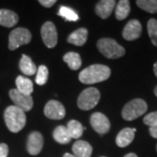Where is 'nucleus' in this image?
Wrapping results in <instances>:
<instances>
[{
    "instance_id": "obj_12",
    "label": "nucleus",
    "mask_w": 157,
    "mask_h": 157,
    "mask_svg": "<svg viewBox=\"0 0 157 157\" xmlns=\"http://www.w3.org/2000/svg\"><path fill=\"white\" fill-rule=\"evenodd\" d=\"M44 145V139L39 132H33L30 134L27 140V151L32 155H37L41 152Z\"/></svg>"
},
{
    "instance_id": "obj_21",
    "label": "nucleus",
    "mask_w": 157,
    "mask_h": 157,
    "mask_svg": "<svg viewBox=\"0 0 157 157\" xmlns=\"http://www.w3.org/2000/svg\"><path fill=\"white\" fill-rule=\"evenodd\" d=\"M63 60L67 64L68 67L72 70H78L82 64L79 54L74 52H70L66 53L63 57Z\"/></svg>"
},
{
    "instance_id": "obj_23",
    "label": "nucleus",
    "mask_w": 157,
    "mask_h": 157,
    "mask_svg": "<svg viewBox=\"0 0 157 157\" xmlns=\"http://www.w3.org/2000/svg\"><path fill=\"white\" fill-rule=\"evenodd\" d=\"M67 128L68 130V133L70 136L72 137V139H78L79 138L82 134H83V131H84L85 128L81 125L80 122H78V121H70L68 122L67 126Z\"/></svg>"
},
{
    "instance_id": "obj_29",
    "label": "nucleus",
    "mask_w": 157,
    "mask_h": 157,
    "mask_svg": "<svg viewBox=\"0 0 157 157\" xmlns=\"http://www.w3.org/2000/svg\"><path fill=\"white\" fill-rule=\"evenodd\" d=\"M9 147L6 143H0V157H7Z\"/></svg>"
},
{
    "instance_id": "obj_34",
    "label": "nucleus",
    "mask_w": 157,
    "mask_h": 157,
    "mask_svg": "<svg viewBox=\"0 0 157 157\" xmlns=\"http://www.w3.org/2000/svg\"><path fill=\"white\" fill-rule=\"evenodd\" d=\"M63 157H76V156H74L73 155H71V154H69V153H67V154H65V155H63Z\"/></svg>"
},
{
    "instance_id": "obj_13",
    "label": "nucleus",
    "mask_w": 157,
    "mask_h": 157,
    "mask_svg": "<svg viewBox=\"0 0 157 157\" xmlns=\"http://www.w3.org/2000/svg\"><path fill=\"white\" fill-rule=\"evenodd\" d=\"M115 7L114 0H102L98 2L95 6L96 14L101 18L105 19L108 17Z\"/></svg>"
},
{
    "instance_id": "obj_24",
    "label": "nucleus",
    "mask_w": 157,
    "mask_h": 157,
    "mask_svg": "<svg viewBox=\"0 0 157 157\" xmlns=\"http://www.w3.org/2000/svg\"><path fill=\"white\" fill-rule=\"evenodd\" d=\"M137 6L149 13H157V0H138Z\"/></svg>"
},
{
    "instance_id": "obj_27",
    "label": "nucleus",
    "mask_w": 157,
    "mask_h": 157,
    "mask_svg": "<svg viewBox=\"0 0 157 157\" xmlns=\"http://www.w3.org/2000/svg\"><path fill=\"white\" fill-rule=\"evenodd\" d=\"M49 72L45 66H40L37 71L36 75V83L39 86H43L47 82Z\"/></svg>"
},
{
    "instance_id": "obj_7",
    "label": "nucleus",
    "mask_w": 157,
    "mask_h": 157,
    "mask_svg": "<svg viewBox=\"0 0 157 157\" xmlns=\"http://www.w3.org/2000/svg\"><path fill=\"white\" fill-rule=\"evenodd\" d=\"M9 96L15 104V106L20 108L24 112H28L33 107V99L32 95H26L25 94H22L17 88L10 90Z\"/></svg>"
},
{
    "instance_id": "obj_5",
    "label": "nucleus",
    "mask_w": 157,
    "mask_h": 157,
    "mask_svg": "<svg viewBox=\"0 0 157 157\" xmlns=\"http://www.w3.org/2000/svg\"><path fill=\"white\" fill-rule=\"evenodd\" d=\"M101 99V93L95 87L85 89L78 98V107L81 110H90L96 107Z\"/></svg>"
},
{
    "instance_id": "obj_35",
    "label": "nucleus",
    "mask_w": 157,
    "mask_h": 157,
    "mask_svg": "<svg viewBox=\"0 0 157 157\" xmlns=\"http://www.w3.org/2000/svg\"><path fill=\"white\" fill-rule=\"evenodd\" d=\"M154 93H155V96L157 97V86H155V90H154Z\"/></svg>"
},
{
    "instance_id": "obj_28",
    "label": "nucleus",
    "mask_w": 157,
    "mask_h": 157,
    "mask_svg": "<svg viewBox=\"0 0 157 157\" xmlns=\"http://www.w3.org/2000/svg\"><path fill=\"white\" fill-rule=\"evenodd\" d=\"M143 122L147 126H149L150 128L157 126V111L147 114L143 118Z\"/></svg>"
},
{
    "instance_id": "obj_37",
    "label": "nucleus",
    "mask_w": 157,
    "mask_h": 157,
    "mask_svg": "<svg viewBox=\"0 0 157 157\" xmlns=\"http://www.w3.org/2000/svg\"><path fill=\"white\" fill-rule=\"evenodd\" d=\"M101 157H105V156H101Z\"/></svg>"
},
{
    "instance_id": "obj_6",
    "label": "nucleus",
    "mask_w": 157,
    "mask_h": 157,
    "mask_svg": "<svg viewBox=\"0 0 157 157\" xmlns=\"http://www.w3.org/2000/svg\"><path fill=\"white\" fill-rule=\"evenodd\" d=\"M32 40V33L28 29L18 27L14 29L9 35L8 48L11 51L16 50L21 45L29 44Z\"/></svg>"
},
{
    "instance_id": "obj_18",
    "label": "nucleus",
    "mask_w": 157,
    "mask_h": 157,
    "mask_svg": "<svg viewBox=\"0 0 157 157\" xmlns=\"http://www.w3.org/2000/svg\"><path fill=\"white\" fill-rule=\"evenodd\" d=\"M19 68L20 71L25 75H33L37 73V67L34 64V62L32 60V59L25 54H23L21 57V59L19 61Z\"/></svg>"
},
{
    "instance_id": "obj_36",
    "label": "nucleus",
    "mask_w": 157,
    "mask_h": 157,
    "mask_svg": "<svg viewBox=\"0 0 157 157\" xmlns=\"http://www.w3.org/2000/svg\"><path fill=\"white\" fill-rule=\"evenodd\" d=\"M156 151H157V146H156Z\"/></svg>"
},
{
    "instance_id": "obj_30",
    "label": "nucleus",
    "mask_w": 157,
    "mask_h": 157,
    "mask_svg": "<svg viewBox=\"0 0 157 157\" xmlns=\"http://www.w3.org/2000/svg\"><path fill=\"white\" fill-rule=\"evenodd\" d=\"M39 4L41 6H43L44 7H46V8H50L52 6H53L57 1L56 0H39Z\"/></svg>"
},
{
    "instance_id": "obj_10",
    "label": "nucleus",
    "mask_w": 157,
    "mask_h": 157,
    "mask_svg": "<svg viewBox=\"0 0 157 157\" xmlns=\"http://www.w3.org/2000/svg\"><path fill=\"white\" fill-rule=\"evenodd\" d=\"M44 113L51 120H61L66 115V109L59 101H49L44 108Z\"/></svg>"
},
{
    "instance_id": "obj_8",
    "label": "nucleus",
    "mask_w": 157,
    "mask_h": 157,
    "mask_svg": "<svg viewBox=\"0 0 157 157\" xmlns=\"http://www.w3.org/2000/svg\"><path fill=\"white\" fill-rule=\"evenodd\" d=\"M41 37L43 42L48 48L55 47L58 43V33L54 24L45 22L41 27Z\"/></svg>"
},
{
    "instance_id": "obj_17",
    "label": "nucleus",
    "mask_w": 157,
    "mask_h": 157,
    "mask_svg": "<svg viewBox=\"0 0 157 157\" xmlns=\"http://www.w3.org/2000/svg\"><path fill=\"white\" fill-rule=\"evenodd\" d=\"M88 31L86 28H79L70 34L67 38V42L77 46H82L87 40Z\"/></svg>"
},
{
    "instance_id": "obj_25",
    "label": "nucleus",
    "mask_w": 157,
    "mask_h": 157,
    "mask_svg": "<svg viewBox=\"0 0 157 157\" xmlns=\"http://www.w3.org/2000/svg\"><path fill=\"white\" fill-rule=\"evenodd\" d=\"M147 33L152 44L157 46V20L151 18L147 22Z\"/></svg>"
},
{
    "instance_id": "obj_26",
    "label": "nucleus",
    "mask_w": 157,
    "mask_h": 157,
    "mask_svg": "<svg viewBox=\"0 0 157 157\" xmlns=\"http://www.w3.org/2000/svg\"><path fill=\"white\" fill-rule=\"evenodd\" d=\"M58 14L68 21H77L78 19V14L73 10L68 8L67 6H61L59 8V11L58 12Z\"/></svg>"
},
{
    "instance_id": "obj_14",
    "label": "nucleus",
    "mask_w": 157,
    "mask_h": 157,
    "mask_svg": "<svg viewBox=\"0 0 157 157\" xmlns=\"http://www.w3.org/2000/svg\"><path fill=\"white\" fill-rule=\"evenodd\" d=\"M136 128H123L116 137V144L120 147H128L135 139V134Z\"/></svg>"
},
{
    "instance_id": "obj_2",
    "label": "nucleus",
    "mask_w": 157,
    "mask_h": 157,
    "mask_svg": "<svg viewBox=\"0 0 157 157\" xmlns=\"http://www.w3.org/2000/svg\"><path fill=\"white\" fill-rule=\"evenodd\" d=\"M4 118L6 127L12 133L21 131L26 123V116L25 112L16 106H10L6 109Z\"/></svg>"
},
{
    "instance_id": "obj_4",
    "label": "nucleus",
    "mask_w": 157,
    "mask_h": 157,
    "mask_svg": "<svg viewBox=\"0 0 157 157\" xmlns=\"http://www.w3.org/2000/svg\"><path fill=\"white\" fill-rule=\"evenodd\" d=\"M147 105L146 101L141 99H135L128 102L124 106L121 115L126 121H134L143 115L147 112Z\"/></svg>"
},
{
    "instance_id": "obj_20",
    "label": "nucleus",
    "mask_w": 157,
    "mask_h": 157,
    "mask_svg": "<svg viewBox=\"0 0 157 157\" xmlns=\"http://www.w3.org/2000/svg\"><path fill=\"white\" fill-rule=\"evenodd\" d=\"M53 138L59 144H67L72 140L67 127L59 126L53 131Z\"/></svg>"
},
{
    "instance_id": "obj_9",
    "label": "nucleus",
    "mask_w": 157,
    "mask_h": 157,
    "mask_svg": "<svg viewBox=\"0 0 157 157\" xmlns=\"http://www.w3.org/2000/svg\"><path fill=\"white\" fill-rule=\"evenodd\" d=\"M90 123L93 128L100 135H105L110 129V121L108 118L101 113H94L90 118Z\"/></svg>"
},
{
    "instance_id": "obj_32",
    "label": "nucleus",
    "mask_w": 157,
    "mask_h": 157,
    "mask_svg": "<svg viewBox=\"0 0 157 157\" xmlns=\"http://www.w3.org/2000/svg\"><path fill=\"white\" fill-rule=\"evenodd\" d=\"M124 157H138L136 155H135V153H129L128 155H126Z\"/></svg>"
},
{
    "instance_id": "obj_3",
    "label": "nucleus",
    "mask_w": 157,
    "mask_h": 157,
    "mask_svg": "<svg viewBox=\"0 0 157 157\" xmlns=\"http://www.w3.org/2000/svg\"><path fill=\"white\" fill-rule=\"evenodd\" d=\"M97 47L101 54L107 59H119L124 56L126 52L123 46L118 44L114 39L108 38L99 39Z\"/></svg>"
},
{
    "instance_id": "obj_19",
    "label": "nucleus",
    "mask_w": 157,
    "mask_h": 157,
    "mask_svg": "<svg viewBox=\"0 0 157 157\" xmlns=\"http://www.w3.org/2000/svg\"><path fill=\"white\" fill-rule=\"evenodd\" d=\"M17 89L26 95H31L33 92V83L31 79L24 77L22 75L17 76L16 78Z\"/></svg>"
},
{
    "instance_id": "obj_31",
    "label": "nucleus",
    "mask_w": 157,
    "mask_h": 157,
    "mask_svg": "<svg viewBox=\"0 0 157 157\" xmlns=\"http://www.w3.org/2000/svg\"><path fill=\"white\" fill-rule=\"evenodd\" d=\"M149 134H150L152 137L157 139V126H155V127H151L149 128Z\"/></svg>"
},
{
    "instance_id": "obj_16",
    "label": "nucleus",
    "mask_w": 157,
    "mask_h": 157,
    "mask_svg": "<svg viewBox=\"0 0 157 157\" xmlns=\"http://www.w3.org/2000/svg\"><path fill=\"white\" fill-rule=\"evenodd\" d=\"M73 155L76 157H91L93 147L85 140H77L73 145Z\"/></svg>"
},
{
    "instance_id": "obj_1",
    "label": "nucleus",
    "mask_w": 157,
    "mask_h": 157,
    "mask_svg": "<svg viewBox=\"0 0 157 157\" xmlns=\"http://www.w3.org/2000/svg\"><path fill=\"white\" fill-rule=\"evenodd\" d=\"M111 75L110 68L101 64L92 65L85 68L78 75V79L81 83L86 85L95 84L107 80Z\"/></svg>"
},
{
    "instance_id": "obj_33",
    "label": "nucleus",
    "mask_w": 157,
    "mask_h": 157,
    "mask_svg": "<svg viewBox=\"0 0 157 157\" xmlns=\"http://www.w3.org/2000/svg\"><path fill=\"white\" fill-rule=\"evenodd\" d=\"M154 73H155V75L156 76L157 78V62H155V65H154Z\"/></svg>"
},
{
    "instance_id": "obj_15",
    "label": "nucleus",
    "mask_w": 157,
    "mask_h": 157,
    "mask_svg": "<svg viewBox=\"0 0 157 157\" xmlns=\"http://www.w3.org/2000/svg\"><path fill=\"white\" fill-rule=\"evenodd\" d=\"M18 22V16L17 13L11 10L1 9L0 10V25L11 28Z\"/></svg>"
},
{
    "instance_id": "obj_11",
    "label": "nucleus",
    "mask_w": 157,
    "mask_h": 157,
    "mask_svg": "<svg viewBox=\"0 0 157 157\" xmlns=\"http://www.w3.org/2000/svg\"><path fill=\"white\" fill-rule=\"evenodd\" d=\"M142 26L140 21L137 19H132L125 25L122 32V36L126 40L133 41L140 38Z\"/></svg>"
},
{
    "instance_id": "obj_22",
    "label": "nucleus",
    "mask_w": 157,
    "mask_h": 157,
    "mask_svg": "<svg viewBox=\"0 0 157 157\" xmlns=\"http://www.w3.org/2000/svg\"><path fill=\"white\" fill-rule=\"evenodd\" d=\"M130 13V2L128 0L119 1L115 10V17L118 20H123Z\"/></svg>"
}]
</instances>
